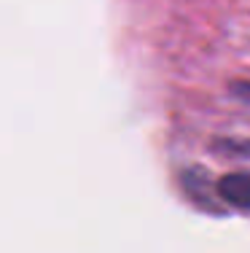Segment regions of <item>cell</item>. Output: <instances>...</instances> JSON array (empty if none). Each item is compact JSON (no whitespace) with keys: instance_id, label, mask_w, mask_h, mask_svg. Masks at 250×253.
I'll use <instances>...</instances> for the list:
<instances>
[{"instance_id":"cell-1","label":"cell","mask_w":250,"mask_h":253,"mask_svg":"<svg viewBox=\"0 0 250 253\" xmlns=\"http://www.w3.org/2000/svg\"><path fill=\"white\" fill-rule=\"evenodd\" d=\"M218 197L237 210H250V172H229L218 180Z\"/></svg>"}]
</instances>
